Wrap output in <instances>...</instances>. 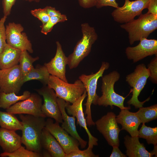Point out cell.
Returning a JSON list of instances; mask_svg holds the SVG:
<instances>
[{
	"label": "cell",
	"mask_w": 157,
	"mask_h": 157,
	"mask_svg": "<svg viewBox=\"0 0 157 157\" xmlns=\"http://www.w3.org/2000/svg\"><path fill=\"white\" fill-rule=\"evenodd\" d=\"M22 126V143L26 149L41 153L40 143L41 134L45 126V118L28 114H19Z\"/></svg>",
	"instance_id": "6da1fadb"
},
{
	"label": "cell",
	"mask_w": 157,
	"mask_h": 157,
	"mask_svg": "<svg viewBox=\"0 0 157 157\" xmlns=\"http://www.w3.org/2000/svg\"><path fill=\"white\" fill-rule=\"evenodd\" d=\"M128 34L129 42L132 45L136 41L147 38L157 28V15L147 12L142 14L136 19L120 25Z\"/></svg>",
	"instance_id": "7a4b0ae2"
},
{
	"label": "cell",
	"mask_w": 157,
	"mask_h": 157,
	"mask_svg": "<svg viewBox=\"0 0 157 157\" xmlns=\"http://www.w3.org/2000/svg\"><path fill=\"white\" fill-rule=\"evenodd\" d=\"M82 36L77 43L73 52L67 57L70 69L76 68L91 51L92 45L98 39V35L93 27L88 23L81 25Z\"/></svg>",
	"instance_id": "3957f363"
},
{
	"label": "cell",
	"mask_w": 157,
	"mask_h": 157,
	"mask_svg": "<svg viewBox=\"0 0 157 157\" xmlns=\"http://www.w3.org/2000/svg\"><path fill=\"white\" fill-rule=\"evenodd\" d=\"M120 77L119 74L116 71L102 76V95L98 99L97 105L105 107L109 106L111 108L115 106L121 110L131 108L130 107H125L124 106L126 97L117 94L115 91L114 84Z\"/></svg>",
	"instance_id": "277c9868"
},
{
	"label": "cell",
	"mask_w": 157,
	"mask_h": 157,
	"mask_svg": "<svg viewBox=\"0 0 157 157\" xmlns=\"http://www.w3.org/2000/svg\"><path fill=\"white\" fill-rule=\"evenodd\" d=\"M109 66L108 63L103 62L100 68L96 73L89 75L82 74L79 77V79L84 85L88 96L86 103L84 105L85 106V114L87 115V124L89 127L95 125L92 117L91 106L92 104L97 105L99 97L96 93L98 80L102 76L105 71L108 69Z\"/></svg>",
	"instance_id": "5b68a950"
},
{
	"label": "cell",
	"mask_w": 157,
	"mask_h": 157,
	"mask_svg": "<svg viewBox=\"0 0 157 157\" xmlns=\"http://www.w3.org/2000/svg\"><path fill=\"white\" fill-rule=\"evenodd\" d=\"M47 86L55 91L58 98L72 104L79 98L85 90L83 84L79 79L73 83H69L51 75Z\"/></svg>",
	"instance_id": "8992f818"
},
{
	"label": "cell",
	"mask_w": 157,
	"mask_h": 157,
	"mask_svg": "<svg viewBox=\"0 0 157 157\" xmlns=\"http://www.w3.org/2000/svg\"><path fill=\"white\" fill-rule=\"evenodd\" d=\"M149 76V71L144 64L137 65L133 72L126 76V81L132 88V97L127 102L129 105L133 106L136 108H138L142 107L144 103L149 100V97L141 102L138 99V96L145 85Z\"/></svg>",
	"instance_id": "52a82bcc"
},
{
	"label": "cell",
	"mask_w": 157,
	"mask_h": 157,
	"mask_svg": "<svg viewBox=\"0 0 157 157\" xmlns=\"http://www.w3.org/2000/svg\"><path fill=\"white\" fill-rule=\"evenodd\" d=\"M149 0H125L124 5L116 8L111 15L116 22L121 24L127 23L140 15L142 11L148 7Z\"/></svg>",
	"instance_id": "ba28073f"
},
{
	"label": "cell",
	"mask_w": 157,
	"mask_h": 157,
	"mask_svg": "<svg viewBox=\"0 0 157 157\" xmlns=\"http://www.w3.org/2000/svg\"><path fill=\"white\" fill-rule=\"evenodd\" d=\"M113 112H108L95 122L97 130L104 136L108 144L112 147H119V134L121 131Z\"/></svg>",
	"instance_id": "9c48e42d"
},
{
	"label": "cell",
	"mask_w": 157,
	"mask_h": 157,
	"mask_svg": "<svg viewBox=\"0 0 157 157\" xmlns=\"http://www.w3.org/2000/svg\"><path fill=\"white\" fill-rule=\"evenodd\" d=\"M23 75L19 65L0 69V92L18 94L23 83Z\"/></svg>",
	"instance_id": "30bf717a"
},
{
	"label": "cell",
	"mask_w": 157,
	"mask_h": 157,
	"mask_svg": "<svg viewBox=\"0 0 157 157\" xmlns=\"http://www.w3.org/2000/svg\"><path fill=\"white\" fill-rule=\"evenodd\" d=\"M6 42L11 47L21 51L33 52L32 44L26 33L23 32L24 28L20 24L9 22L6 27Z\"/></svg>",
	"instance_id": "8fae6325"
},
{
	"label": "cell",
	"mask_w": 157,
	"mask_h": 157,
	"mask_svg": "<svg viewBox=\"0 0 157 157\" xmlns=\"http://www.w3.org/2000/svg\"><path fill=\"white\" fill-rule=\"evenodd\" d=\"M59 124L56 122L54 123L49 118L46 120L45 128L57 140L66 154L79 149L80 144L78 141L69 135Z\"/></svg>",
	"instance_id": "7c38bea8"
},
{
	"label": "cell",
	"mask_w": 157,
	"mask_h": 157,
	"mask_svg": "<svg viewBox=\"0 0 157 157\" xmlns=\"http://www.w3.org/2000/svg\"><path fill=\"white\" fill-rule=\"evenodd\" d=\"M36 91L43 97L42 111L44 117L53 119L56 122L62 123V116L57 102V97L54 90L46 85H43Z\"/></svg>",
	"instance_id": "4fadbf2b"
},
{
	"label": "cell",
	"mask_w": 157,
	"mask_h": 157,
	"mask_svg": "<svg viewBox=\"0 0 157 157\" xmlns=\"http://www.w3.org/2000/svg\"><path fill=\"white\" fill-rule=\"evenodd\" d=\"M42 104L40 95L32 93L28 98L13 105L6 111L13 114H28L45 117L42 111Z\"/></svg>",
	"instance_id": "5bb4252c"
},
{
	"label": "cell",
	"mask_w": 157,
	"mask_h": 157,
	"mask_svg": "<svg viewBox=\"0 0 157 157\" xmlns=\"http://www.w3.org/2000/svg\"><path fill=\"white\" fill-rule=\"evenodd\" d=\"M87 96L85 90L82 95L72 105L69 102H66L65 108L69 115L76 118L77 124L85 129L88 137V147L93 148L94 146L98 145V140L91 134L88 129L86 119L83 112V103Z\"/></svg>",
	"instance_id": "9a60e30c"
},
{
	"label": "cell",
	"mask_w": 157,
	"mask_h": 157,
	"mask_svg": "<svg viewBox=\"0 0 157 157\" xmlns=\"http://www.w3.org/2000/svg\"><path fill=\"white\" fill-rule=\"evenodd\" d=\"M139 44L133 47H128L125 53L127 58L136 63L145 58L154 55H157V40L141 39Z\"/></svg>",
	"instance_id": "2e32d148"
},
{
	"label": "cell",
	"mask_w": 157,
	"mask_h": 157,
	"mask_svg": "<svg viewBox=\"0 0 157 157\" xmlns=\"http://www.w3.org/2000/svg\"><path fill=\"white\" fill-rule=\"evenodd\" d=\"M56 50L54 57L44 64L50 75L56 76L63 81L68 82L66 76V66L68 59L58 41L56 42Z\"/></svg>",
	"instance_id": "e0dca14e"
},
{
	"label": "cell",
	"mask_w": 157,
	"mask_h": 157,
	"mask_svg": "<svg viewBox=\"0 0 157 157\" xmlns=\"http://www.w3.org/2000/svg\"><path fill=\"white\" fill-rule=\"evenodd\" d=\"M129 109L121 110L116 119L117 123L122 126L121 130H126L131 137L138 136V129L141 122L136 113L130 112Z\"/></svg>",
	"instance_id": "ac0fdd59"
},
{
	"label": "cell",
	"mask_w": 157,
	"mask_h": 157,
	"mask_svg": "<svg viewBox=\"0 0 157 157\" xmlns=\"http://www.w3.org/2000/svg\"><path fill=\"white\" fill-rule=\"evenodd\" d=\"M57 101L63 121L61 127L78 141L81 148H84L87 142L82 139L77 132L75 123V117L73 116H70L67 114L65 108L66 102L64 100L57 97Z\"/></svg>",
	"instance_id": "d6986e66"
},
{
	"label": "cell",
	"mask_w": 157,
	"mask_h": 157,
	"mask_svg": "<svg viewBox=\"0 0 157 157\" xmlns=\"http://www.w3.org/2000/svg\"><path fill=\"white\" fill-rule=\"evenodd\" d=\"M138 136L130 137L126 135L124 138V142L126 148V156L129 157H151L157 154L153 150L149 152L144 144L140 143Z\"/></svg>",
	"instance_id": "ffe728a7"
},
{
	"label": "cell",
	"mask_w": 157,
	"mask_h": 157,
	"mask_svg": "<svg viewBox=\"0 0 157 157\" xmlns=\"http://www.w3.org/2000/svg\"><path fill=\"white\" fill-rule=\"evenodd\" d=\"M21 137L15 131L0 128V146L4 152H14L21 146Z\"/></svg>",
	"instance_id": "44dd1931"
},
{
	"label": "cell",
	"mask_w": 157,
	"mask_h": 157,
	"mask_svg": "<svg viewBox=\"0 0 157 157\" xmlns=\"http://www.w3.org/2000/svg\"><path fill=\"white\" fill-rule=\"evenodd\" d=\"M42 148L52 157H65L66 154L54 137L45 128L43 129L41 137Z\"/></svg>",
	"instance_id": "7402d4cb"
},
{
	"label": "cell",
	"mask_w": 157,
	"mask_h": 157,
	"mask_svg": "<svg viewBox=\"0 0 157 157\" xmlns=\"http://www.w3.org/2000/svg\"><path fill=\"white\" fill-rule=\"evenodd\" d=\"M22 51L7 43L0 53V69L9 68L18 64Z\"/></svg>",
	"instance_id": "603a6c76"
},
{
	"label": "cell",
	"mask_w": 157,
	"mask_h": 157,
	"mask_svg": "<svg viewBox=\"0 0 157 157\" xmlns=\"http://www.w3.org/2000/svg\"><path fill=\"white\" fill-rule=\"evenodd\" d=\"M50 74L44 65H38L25 75L23 76V83L32 80H37L40 81L43 85H47Z\"/></svg>",
	"instance_id": "cb8c5ba5"
},
{
	"label": "cell",
	"mask_w": 157,
	"mask_h": 157,
	"mask_svg": "<svg viewBox=\"0 0 157 157\" xmlns=\"http://www.w3.org/2000/svg\"><path fill=\"white\" fill-rule=\"evenodd\" d=\"M31 94L27 90L24 91L23 94L20 96L14 92L6 93L0 92V108L6 109L19 101L28 98Z\"/></svg>",
	"instance_id": "d4e9b609"
},
{
	"label": "cell",
	"mask_w": 157,
	"mask_h": 157,
	"mask_svg": "<svg viewBox=\"0 0 157 157\" xmlns=\"http://www.w3.org/2000/svg\"><path fill=\"white\" fill-rule=\"evenodd\" d=\"M0 126L8 130L22 131V126L20 121L14 114L0 110Z\"/></svg>",
	"instance_id": "484cf974"
},
{
	"label": "cell",
	"mask_w": 157,
	"mask_h": 157,
	"mask_svg": "<svg viewBox=\"0 0 157 157\" xmlns=\"http://www.w3.org/2000/svg\"><path fill=\"white\" fill-rule=\"evenodd\" d=\"M39 59L38 56L35 57H32L26 50L22 51L19 61V65L23 76L34 68L33 63Z\"/></svg>",
	"instance_id": "4316f807"
},
{
	"label": "cell",
	"mask_w": 157,
	"mask_h": 157,
	"mask_svg": "<svg viewBox=\"0 0 157 157\" xmlns=\"http://www.w3.org/2000/svg\"><path fill=\"white\" fill-rule=\"evenodd\" d=\"M135 112L141 123L145 124L157 118V105L156 104L150 106L139 108Z\"/></svg>",
	"instance_id": "83f0119b"
},
{
	"label": "cell",
	"mask_w": 157,
	"mask_h": 157,
	"mask_svg": "<svg viewBox=\"0 0 157 157\" xmlns=\"http://www.w3.org/2000/svg\"><path fill=\"white\" fill-rule=\"evenodd\" d=\"M138 136L139 138L146 140L148 144L154 145L157 144V127H151L146 126L145 124H142L138 130Z\"/></svg>",
	"instance_id": "f1b7e54d"
},
{
	"label": "cell",
	"mask_w": 157,
	"mask_h": 157,
	"mask_svg": "<svg viewBox=\"0 0 157 157\" xmlns=\"http://www.w3.org/2000/svg\"><path fill=\"white\" fill-rule=\"evenodd\" d=\"M0 156L1 157H42V155L41 153L30 151L21 146L12 152H3L0 154Z\"/></svg>",
	"instance_id": "f546056e"
},
{
	"label": "cell",
	"mask_w": 157,
	"mask_h": 157,
	"mask_svg": "<svg viewBox=\"0 0 157 157\" xmlns=\"http://www.w3.org/2000/svg\"><path fill=\"white\" fill-rule=\"evenodd\" d=\"M67 20V17L64 14H62L60 16L50 17L49 20L45 24L40 26L41 32L45 35H47L51 31L54 26L57 23L64 22Z\"/></svg>",
	"instance_id": "4dcf8cb0"
},
{
	"label": "cell",
	"mask_w": 157,
	"mask_h": 157,
	"mask_svg": "<svg viewBox=\"0 0 157 157\" xmlns=\"http://www.w3.org/2000/svg\"><path fill=\"white\" fill-rule=\"evenodd\" d=\"M149 76V78L153 83H157V55L153 58L147 66Z\"/></svg>",
	"instance_id": "1f68e13d"
},
{
	"label": "cell",
	"mask_w": 157,
	"mask_h": 157,
	"mask_svg": "<svg viewBox=\"0 0 157 157\" xmlns=\"http://www.w3.org/2000/svg\"><path fill=\"white\" fill-rule=\"evenodd\" d=\"M92 149L88 147L86 149L81 150L79 149L66 154L65 157H97L92 151Z\"/></svg>",
	"instance_id": "d6a6232c"
},
{
	"label": "cell",
	"mask_w": 157,
	"mask_h": 157,
	"mask_svg": "<svg viewBox=\"0 0 157 157\" xmlns=\"http://www.w3.org/2000/svg\"><path fill=\"white\" fill-rule=\"evenodd\" d=\"M7 17L3 16L0 19V53L2 51L7 44L5 23Z\"/></svg>",
	"instance_id": "836d02e7"
},
{
	"label": "cell",
	"mask_w": 157,
	"mask_h": 157,
	"mask_svg": "<svg viewBox=\"0 0 157 157\" xmlns=\"http://www.w3.org/2000/svg\"><path fill=\"white\" fill-rule=\"evenodd\" d=\"M31 13L33 16L37 18L42 22V25L45 24L50 18L44 8L32 10L31 11Z\"/></svg>",
	"instance_id": "e575fe53"
},
{
	"label": "cell",
	"mask_w": 157,
	"mask_h": 157,
	"mask_svg": "<svg viewBox=\"0 0 157 157\" xmlns=\"http://www.w3.org/2000/svg\"><path fill=\"white\" fill-rule=\"evenodd\" d=\"M16 0H2V5L4 16L7 17L11 13L12 7Z\"/></svg>",
	"instance_id": "d590c367"
},
{
	"label": "cell",
	"mask_w": 157,
	"mask_h": 157,
	"mask_svg": "<svg viewBox=\"0 0 157 157\" xmlns=\"http://www.w3.org/2000/svg\"><path fill=\"white\" fill-rule=\"evenodd\" d=\"M107 6H110L117 8L119 7V5L116 0H96L95 6L97 8H100Z\"/></svg>",
	"instance_id": "8d00e7d4"
},
{
	"label": "cell",
	"mask_w": 157,
	"mask_h": 157,
	"mask_svg": "<svg viewBox=\"0 0 157 157\" xmlns=\"http://www.w3.org/2000/svg\"><path fill=\"white\" fill-rule=\"evenodd\" d=\"M80 6L84 8H89L95 6L96 0H77Z\"/></svg>",
	"instance_id": "74e56055"
},
{
	"label": "cell",
	"mask_w": 157,
	"mask_h": 157,
	"mask_svg": "<svg viewBox=\"0 0 157 157\" xmlns=\"http://www.w3.org/2000/svg\"><path fill=\"white\" fill-rule=\"evenodd\" d=\"M47 13L50 17L60 16L62 15L60 11L54 7L47 6L44 8Z\"/></svg>",
	"instance_id": "f35d334b"
},
{
	"label": "cell",
	"mask_w": 157,
	"mask_h": 157,
	"mask_svg": "<svg viewBox=\"0 0 157 157\" xmlns=\"http://www.w3.org/2000/svg\"><path fill=\"white\" fill-rule=\"evenodd\" d=\"M147 12L157 15V0H149Z\"/></svg>",
	"instance_id": "ab89813d"
},
{
	"label": "cell",
	"mask_w": 157,
	"mask_h": 157,
	"mask_svg": "<svg viewBox=\"0 0 157 157\" xmlns=\"http://www.w3.org/2000/svg\"><path fill=\"white\" fill-rule=\"evenodd\" d=\"M117 146L113 147V149L110 156V157H126V155L123 154Z\"/></svg>",
	"instance_id": "60d3db41"
},
{
	"label": "cell",
	"mask_w": 157,
	"mask_h": 157,
	"mask_svg": "<svg viewBox=\"0 0 157 157\" xmlns=\"http://www.w3.org/2000/svg\"><path fill=\"white\" fill-rule=\"evenodd\" d=\"M29 2H39L40 0H23Z\"/></svg>",
	"instance_id": "b9f144b4"
}]
</instances>
